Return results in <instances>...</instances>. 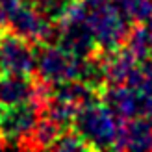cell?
Returning a JSON list of instances; mask_svg holds the SVG:
<instances>
[{
    "label": "cell",
    "instance_id": "obj_10",
    "mask_svg": "<svg viewBox=\"0 0 152 152\" xmlns=\"http://www.w3.org/2000/svg\"><path fill=\"white\" fill-rule=\"evenodd\" d=\"M61 130H65V128H61L59 124H56L54 121H50L47 117H41L37 121V124L34 126L32 134L28 135L22 148H50V145L61 134Z\"/></svg>",
    "mask_w": 152,
    "mask_h": 152
},
{
    "label": "cell",
    "instance_id": "obj_2",
    "mask_svg": "<svg viewBox=\"0 0 152 152\" xmlns=\"http://www.w3.org/2000/svg\"><path fill=\"white\" fill-rule=\"evenodd\" d=\"M83 7H86L87 22L93 30L98 50L111 52L123 47L132 24L115 10L111 0L95 6H83Z\"/></svg>",
    "mask_w": 152,
    "mask_h": 152
},
{
    "label": "cell",
    "instance_id": "obj_13",
    "mask_svg": "<svg viewBox=\"0 0 152 152\" xmlns=\"http://www.w3.org/2000/svg\"><path fill=\"white\" fill-rule=\"evenodd\" d=\"M50 150H59V152H78V150H93L89 147V143L82 137V135L72 130V128H65L61 134L54 139L50 145Z\"/></svg>",
    "mask_w": 152,
    "mask_h": 152
},
{
    "label": "cell",
    "instance_id": "obj_7",
    "mask_svg": "<svg viewBox=\"0 0 152 152\" xmlns=\"http://www.w3.org/2000/svg\"><path fill=\"white\" fill-rule=\"evenodd\" d=\"M0 72H35V45L11 32L6 24L0 26Z\"/></svg>",
    "mask_w": 152,
    "mask_h": 152
},
{
    "label": "cell",
    "instance_id": "obj_14",
    "mask_svg": "<svg viewBox=\"0 0 152 152\" xmlns=\"http://www.w3.org/2000/svg\"><path fill=\"white\" fill-rule=\"evenodd\" d=\"M24 0H0V26L6 24L7 17L17 10Z\"/></svg>",
    "mask_w": 152,
    "mask_h": 152
},
{
    "label": "cell",
    "instance_id": "obj_11",
    "mask_svg": "<svg viewBox=\"0 0 152 152\" xmlns=\"http://www.w3.org/2000/svg\"><path fill=\"white\" fill-rule=\"evenodd\" d=\"M111 4L130 24H141L152 17V0H111Z\"/></svg>",
    "mask_w": 152,
    "mask_h": 152
},
{
    "label": "cell",
    "instance_id": "obj_12",
    "mask_svg": "<svg viewBox=\"0 0 152 152\" xmlns=\"http://www.w3.org/2000/svg\"><path fill=\"white\" fill-rule=\"evenodd\" d=\"M126 86L152 96V58L141 59L126 80Z\"/></svg>",
    "mask_w": 152,
    "mask_h": 152
},
{
    "label": "cell",
    "instance_id": "obj_15",
    "mask_svg": "<svg viewBox=\"0 0 152 152\" xmlns=\"http://www.w3.org/2000/svg\"><path fill=\"white\" fill-rule=\"evenodd\" d=\"M147 26V32H148V41H150V58H152V17L145 22Z\"/></svg>",
    "mask_w": 152,
    "mask_h": 152
},
{
    "label": "cell",
    "instance_id": "obj_1",
    "mask_svg": "<svg viewBox=\"0 0 152 152\" xmlns=\"http://www.w3.org/2000/svg\"><path fill=\"white\" fill-rule=\"evenodd\" d=\"M119 121L121 119L113 115L108 106H104L100 98H96L80 106L71 128L78 132L93 150H106L113 147Z\"/></svg>",
    "mask_w": 152,
    "mask_h": 152
},
{
    "label": "cell",
    "instance_id": "obj_5",
    "mask_svg": "<svg viewBox=\"0 0 152 152\" xmlns=\"http://www.w3.org/2000/svg\"><path fill=\"white\" fill-rule=\"evenodd\" d=\"M6 26L32 45H56L58 22L48 20L28 2H22L6 20Z\"/></svg>",
    "mask_w": 152,
    "mask_h": 152
},
{
    "label": "cell",
    "instance_id": "obj_8",
    "mask_svg": "<svg viewBox=\"0 0 152 152\" xmlns=\"http://www.w3.org/2000/svg\"><path fill=\"white\" fill-rule=\"evenodd\" d=\"M113 150H152V117H134L119 121Z\"/></svg>",
    "mask_w": 152,
    "mask_h": 152
},
{
    "label": "cell",
    "instance_id": "obj_6",
    "mask_svg": "<svg viewBox=\"0 0 152 152\" xmlns=\"http://www.w3.org/2000/svg\"><path fill=\"white\" fill-rule=\"evenodd\" d=\"M41 119V106L28 100L22 104L0 108V134L7 141V147H24L28 135Z\"/></svg>",
    "mask_w": 152,
    "mask_h": 152
},
{
    "label": "cell",
    "instance_id": "obj_9",
    "mask_svg": "<svg viewBox=\"0 0 152 152\" xmlns=\"http://www.w3.org/2000/svg\"><path fill=\"white\" fill-rule=\"evenodd\" d=\"M34 100V76L0 72V108Z\"/></svg>",
    "mask_w": 152,
    "mask_h": 152
},
{
    "label": "cell",
    "instance_id": "obj_3",
    "mask_svg": "<svg viewBox=\"0 0 152 152\" xmlns=\"http://www.w3.org/2000/svg\"><path fill=\"white\" fill-rule=\"evenodd\" d=\"M35 50V76L48 83L67 80H80L86 58H76L58 45H37Z\"/></svg>",
    "mask_w": 152,
    "mask_h": 152
},
{
    "label": "cell",
    "instance_id": "obj_4",
    "mask_svg": "<svg viewBox=\"0 0 152 152\" xmlns=\"http://www.w3.org/2000/svg\"><path fill=\"white\" fill-rule=\"evenodd\" d=\"M98 98L117 119L152 117V96L128 87L126 83H108L98 91Z\"/></svg>",
    "mask_w": 152,
    "mask_h": 152
}]
</instances>
